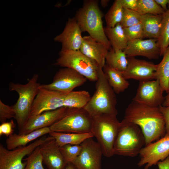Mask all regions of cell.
Segmentation results:
<instances>
[{"instance_id": "29", "label": "cell", "mask_w": 169, "mask_h": 169, "mask_svg": "<svg viewBox=\"0 0 169 169\" xmlns=\"http://www.w3.org/2000/svg\"><path fill=\"white\" fill-rule=\"evenodd\" d=\"M157 44L160 56H163L169 46V5L167 10L162 14L161 32Z\"/></svg>"}, {"instance_id": "41", "label": "cell", "mask_w": 169, "mask_h": 169, "mask_svg": "<svg viewBox=\"0 0 169 169\" xmlns=\"http://www.w3.org/2000/svg\"><path fill=\"white\" fill-rule=\"evenodd\" d=\"M155 1L165 11L167 10V5L168 4L169 5V0H155Z\"/></svg>"}, {"instance_id": "25", "label": "cell", "mask_w": 169, "mask_h": 169, "mask_svg": "<svg viewBox=\"0 0 169 169\" xmlns=\"http://www.w3.org/2000/svg\"><path fill=\"white\" fill-rule=\"evenodd\" d=\"M104 31L114 49L123 50L126 48L128 41L120 23L113 28L105 27Z\"/></svg>"}, {"instance_id": "2", "label": "cell", "mask_w": 169, "mask_h": 169, "mask_svg": "<svg viewBox=\"0 0 169 169\" xmlns=\"http://www.w3.org/2000/svg\"><path fill=\"white\" fill-rule=\"evenodd\" d=\"M96 82L95 91L84 109L92 117L103 115L117 116L115 93L109 84L101 67Z\"/></svg>"}, {"instance_id": "12", "label": "cell", "mask_w": 169, "mask_h": 169, "mask_svg": "<svg viewBox=\"0 0 169 169\" xmlns=\"http://www.w3.org/2000/svg\"><path fill=\"white\" fill-rule=\"evenodd\" d=\"M140 157L137 165L141 167L146 164L144 169L162 161L169 156V136H164L155 142L145 146L141 150Z\"/></svg>"}, {"instance_id": "16", "label": "cell", "mask_w": 169, "mask_h": 169, "mask_svg": "<svg viewBox=\"0 0 169 169\" xmlns=\"http://www.w3.org/2000/svg\"><path fill=\"white\" fill-rule=\"evenodd\" d=\"M126 69L122 72L126 80L133 79L140 81L156 79L157 64L135 57L127 58Z\"/></svg>"}, {"instance_id": "1", "label": "cell", "mask_w": 169, "mask_h": 169, "mask_svg": "<svg viewBox=\"0 0 169 169\" xmlns=\"http://www.w3.org/2000/svg\"><path fill=\"white\" fill-rule=\"evenodd\" d=\"M122 120L139 126L145 137V146L165 134V120L159 106H150L132 100L126 107Z\"/></svg>"}, {"instance_id": "11", "label": "cell", "mask_w": 169, "mask_h": 169, "mask_svg": "<svg viewBox=\"0 0 169 169\" xmlns=\"http://www.w3.org/2000/svg\"><path fill=\"white\" fill-rule=\"evenodd\" d=\"M87 79L73 69L64 68L56 72L51 83L41 84L40 87L68 94L73 91L75 88L84 84Z\"/></svg>"}, {"instance_id": "35", "label": "cell", "mask_w": 169, "mask_h": 169, "mask_svg": "<svg viewBox=\"0 0 169 169\" xmlns=\"http://www.w3.org/2000/svg\"><path fill=\"white\" fill-rule=\"evenodd\" d=\"M123 29L128 42L137 39L145 38L143 26L141 22Z\"/></svg>"}, {"instance_id": "5", "label": "cell", "mask_w": 169, "mask_h": 169, "mask_svg": "<svg viewBox=\"0 0 169 169\" xmlns=\"http://www.w3.org/2000/svg\"><path fill=\"white\" fill-rule=\"evenodd\" d=\"M38 75L34 74L28 83L24 84L11 82L9 89L18 94L19 97L16 103L13 106L18 131L20 130L30 117L32 107L41 84L38 82Z\"/></svg>"}, {"instance_id": "38", "label": "cell", "mask_w": 169, "mask_h": 169, "mask_svg": "<svg viewBox=\"0 0 169 169\" xmlns=\"http://www.w3.org/2000/svg\"><path fill=\"white\" fill-rule=\"evenodd\" d=\"M160 110L163 114L165 122V134L164 136H169V106H163L162 105L159 106Z\"/></svg>"}, {"instance_id": "20", "label": "cell", "mask_w": 169, "mask_h": 169, "mask_svg": "<svg viewBox=\"0 0 169 169\" xmlns=\"http://www.w3.org/2000/svg\"><path fill=\"white\" fill-rule=\"evenodd\" d=\"M79 50L87 57L96 62L102 68L105 64V58L109 50L90 35L83 37Z\"/></svg>"}, {"instance_id": "28", "label": "cell", "mask_w": 169, "mask_h": 169, "mask_svg": "<svg viewBox=\"0 0 169 169\" xmlns=\"http://www.w3.org/2000/svg\"><path fill=\"white\" fill-rule=\"evenodd\" d=\"M105 63L110 67L123 72L127 66V58L123 50H115L111 48L106 56Z\"/></svg>"}, {"instance_id": "19", "label": "cell", "mask_w": 169, "mask_h": 169, "mask_svg": "<svg viewBox=\"0 0 169 169\" xmlns=\"http://www.w3.org/2000/svg\"><path fill=\"white\" fill-rule=\"evenodd\" d=\"M43 162L48 169H66L68 163L55 139L51 138L39 146Z\"/></svg>"}, {"instance_id": "10", "label": "cell", "mask_w": 169, "mask_h": 169, "mask_svg": "<svg viewBox=\"0 0 169 169\" xmlns=\"http://www.w3.org/2000/svg\"><path fill=\"white\" fill-rule=\"evenodd\" d=\"M80 145L82 148L80 154L71 163L75 169H101L103 154L97 141L91 137Z\"/></svg>"}, {"instance_id": "24", "label": "cell", "mask_w": 169, "mask_h": 169, "mask_svg": "<svg viewBox=\"0 0 169 169\" xmlns=\"http://www.w3.org/2000/svg\"><path fill=\"white\" fill-rule=\"evenodd\" d=\"M103 70L108 82L115 93L119 94L124 91L130 84L125 79L121 72L116 70L105 64Z\"/></svg>"}, {"instance_id": "6", "label": "cell", "mask_w": 169, "mask_h": 169, "mask_svg": "<svg viewBox=\"0 0 169 169\" xmlns=\"http://www.w3.org/2000/svg\"><path fill=\"white\" fill-rule=\"evenodd\" d=\"M117 116L103 115L92 117L91 132L96 138L103 155H114L113 147L120 125Z\"/></svg>"}, {"instance_id": "32", "label": "cell", "mask_w": 169, "mask_h": 169, "mask_svg": "<svg viewBox=\"0 0 169 169\" xmlns=\"http://www.w3.org/2000/svg\"><path fill=\"white\" fill-rule=\"evenodd\" d=\"M26 165L24 169H45L43 165V157L39 148L37 147L27 158L23 159Z\"/></svg>"}, {"instance_id": "33", "label": "cell", "mask_w": 169, "mask_h": 169, "mask_svg": "<svg viewBox=\"0 0 169 169\" xmlns=\"http://www.w3.org/2000/svg\"><path fill=\"white\" fill-rule=\"evenodd\" d=\"M141 17V15L136 11L124 8L123 17L120 23L123 28L129 27L140 23Z\"/></svg>"}, {"instance_id": "39", "label": "cell", "mask_w": 169, "mask_h": 169, "mask_svg": "<svg viewBox=\"0 0 169 169\" xmlns=\"http://www.w3.org/2000/svg\"><path fill=\"white\" fill-rule=\"evenodd\" d=\"M124 8L136 11L138 0H120Z\"/></svg>"}, {"instance_id": "23", "label": "cell", "mask_w": 169, "mask_h": 169, "mask_svg": "<svg viewBox=\"0 0 169 169\" xmlns=\"http://www.w3.org/2000/svg\"><path fill=\"white\" fill-rule=\"evenodd\" d=\"M49 134L54 138L59 147L66 144L80 145L86 139L94 137L91 132L75 133L51 131Z\"/></svg>"}, {"instance_id": "15", "label": "cell", "mask_w": 169, "mask_h": 169, "mask_svg": "<svg viewBox=\"0 0 169 169\" xmlns=\"http://www.w3.org/2000/svg\"><path fill=\"white\" fill-rule=\"evenodd\" d=\"M75 109H76L64 107L30 116L22 128L19 131L18 134H26L41 128L50 127Z\"/></svg>"}, {"instance_id": "21", "label": "cell", "mask_w": 169, "mask_h": 169, "mask_svg": "<svg viewBox=\"0 0 169 169\" xmlns=\"http://www.w3.org/2000/svg\"><path fill=\"white\" fill-rule=\"evenodd\" d=\"M51 132L49 127L38 129L26 134L13 133L6 140L7 148L12 150L17 147L25 146L29 142Z\"/></svg>"}, {"instance_id": "8", "label": "cell", "mask_w": 169, "mask_h": 169, "mask_svg": "<svg viewBox=\"0 0 169 169\" xmlns=\"http://www.w3.org/2000/svg\"><path fill=\"white\" fill-rule=\"evenodd\" d=\"M92 117L84 109H75L49 127L51 131L86 133L91 132Z\"/></svg>"}, {"instance_id": "30", "label": "cell", "mask_w": 169, "mask_h": 169, "mask_svg": "<svg viewBox=\"0 0 169 169\" xmlns=\"http://www.w3.org/2000/svg\"><path fill=\"white\" fill-rule=\"evenodd\" d=\"M123 9L120 0H115L105 16L106 27L113 28L120 23L123 17Z\"/></svg>"}, {"instance_id": "13", "label": "cell", "mask_w": 169, "mask_h": 169, "mask_svg": "<svg viewBox=\"0 0 169 169\" xmlns=\"http://www.w3.org/2000/svg\"><path fill=\"white\" fill-rule=\"evenodd\" d=\"M67 94L40 87L33 101L30 117L64 107V100Z\"/></svg>"}, {"instance_id": "34", "label": "cell", "mask_w": 169, "mask_h": 169, "mask_svg": "<svg viewBox=\"0 0 169 169\" xmlns=\"http://www.w3.org/2000/svg\"><path fill=\"white\" fill-rule=\"evenodd\" d=\"M81 148V145L66 144L59 147L61 152L68 163H71L79 156Z\"/></svg>"}, {"instance_id": "9", "label": "cell", "mask_w": 169, "mask_h": 169, "mask_svg": "<svg viewBox=\"0 0 169 169\" xmlns=\"http://www.w3.org/2000/svg\"><path fill=\"white\" fill-rule=\"evenodd\" d=\"M51 136L36 139L33 142L25 146H20L9 150L0 144V169H24L26 161L23 162V158L29 155L38 146Z\"/></svg>"}, {"instance_id": "3", "label": "cell", "mask_w": 169, "mask_h": 169, "mask_svg": "<svg viewBox=\"0 0 169 169\" xmlns=\"http://www.w3.org/2000/svg\"><path fill=\"white\" fill-rule=\"evenodd\" d=\"M103 14L97 1L87 0L76 12L74 17L82 32H86L95 40L103 44L109 50L111 46L103 27Z\"/></svg>"}, {"instance_id": "18", "label": "cell", "mask_w": 169, "mask_h": 169, "mask_svg": "<svg viewBox=\"0 0 169 169\" xmlns=\"http://www.w3.org/2000/svg\"><path fill=\"white\" fill-rule=\"evenodd\" d=\"M123 51L127 58L141 56L151 59H158L160 56L157 39H137L129 41Z\"/></svg>"}, {"instance_id": "37", "label": "cell", "mask_w": 169, "mask_h": 169, "mask_svg": "<svg viewBox=\"0 0 169 169\" xmlns=\"http://www.w3.org/2000/svg\"><path fill=\"white\" fill-rule=\"evenodd\" d=\"M15 126L12 120L9 122L2 123L0 125V136L4 135L8 137L12 135Z\"/></svg>"}, {"instance_id": "14", "label": "cell", "mask_w": 169, "mask_h": 169, "mask_svg": "<svg viewBox=\"0 0 169 169\" xmlns=\"http://www.w3.org/2000/svg\"><path fill=\"white\" fill-rule=\"evenodd\" d=\"M163 92L157 79L140 81L132 100L150 106L158 107L164 101Z\"/></svg>"}, {"instance_id": "31", "label": "cell", "mask_w": 169, "mask_h": 169, "mask_svg": "<svg viewBox=\"0 0 169 169\" xmlns=\"http://www.w3.org/2000/svg\"><path fill=\"white\" fill-rule=\"evenodd\" d=\"M136 12L141 15H162L165 12L155 0H138Z\"/></svg>"}, {"instance_id": "27", "label": "cell", "mask_w": 169, "mask_h": 169, "mask_svg": "<svg viewBox=\"0 0 169 169\" xmlns=\"http://www.w3.org/2000/svg\"><path fill=\"white\" fill-rule=\"evenodd\" d=\"M161 62L157 64L156 79H158L163 91L169 92V46L163 55Z\"/></svg>"}, {"instance_id": "7", "label": "cell", "mask_w": 169, "mask_h": 169, "mask_svg": "<svg viewBox=\"0 0 169 169\" xmlns=\"http://www.w3.org/2000/svg\"><path fill=\"white\" fill-rule=\"evenodd\" d=\"M54 64L73 69L93 82L97 80L101 67L96 62L87 57L80 50L61 49Z\"/></svg>"}, {"instance_id": "43", "label": "cell", "mask_w": 169, "mask_h": 169, "mask_svg": "<svg viewBox=\"0 0 169 169\" xmlns=\"http://www.w3.org/2000/svg\"><path fill=\"white\" fill-rule=\"evenodd\" d=\"M110 1L109 0H101L100 1L101 6L104 8H105L107 6Z\"/></svg>"}, {"instance_id": "22", "label": "cell", "mask_w": 169, "mask_h": 169, "mask_svg": "<svg viewBox=\"0 0 169 169\" xmlns=\"http://www.w3.org/2000/svg\"><path fill=\"white\" fill-rule=\"evenodd\" d=\"M162 15L146 14L141 15V23L145 38L157 39L161 32Z\"/></svg>"}, {"instance_id": "44", "label": "cell", "mask_w": 169, "mask_h": 169, "mask_svg": "<svg viewBox=\"0 0 169 169\" xmlns=\"http://www.w3.org/2000/svg\"><path fill=\"white\" fill-rule=\"evenodd\" d=\"M66 169H75L73 165L70 163L68 164Z\"/></svg>"}, {"instance_id": "42", "label": "cell", "mask_w": 169, "mask_h": 169, "mask_svg": "<svg viewBox=\"0 0 169 169\" xmlns=\"http://www.w3.org/2000/svg\"><path fill=\"white\" fill-rule=\"evenodd\" d=\"M162 105L163 106H169V92L167 93L166 95L165 96L164 101Z\"/></svg>"}, {"instance_id": "36", "label": "cell", "mask_w": 169, "mask_h": 169, "mask_svg": "<svg viewBox=\"0 0 169 169\" xmlns=\"http://www.w3.org/2000/svg\"><path fill=\"white\" fill-rule=\"evenodd\" d=\"M15 113L13 106H9L4 104L0 100V121L2 123L8 119L15 118Z\"/></svg>"}, {"instance_id": "4", "label": "cell", "mask_w": 169, "mask_h": 169, "mask_svg": "<svg viewBox=\"0 0 169 169\" xmlns=\"http://www.w3.org/2000/svg\"><path fill=\"white\" fill-rule=\"evenodd\" d=\"M145 140L139 126L121 120L113 147L114 155L134 157L139 155Z\"/></svg>"}, {"instance_id": "26", "label": "cell", "mask_w": 169, "mask_h": 169, "mask_svg": "<svg viewBox=\"0 0 169 169\" xmlns=\"http://www.w3.org/2000/svg\"><path fill=\"white\" fill-rule=\"evenodd\" d=\"M89 93L85 90L72 91L65 98L64 106L71 108H84L91 98Z\"/></svg>"}, {"instance_id": "17", "label": "cell", "mask_w": 169, "mask_h": 169, "mask_svg": "<svg viewBox=\"0 0 169 169\" xmlns=\"http://www.w3.org/2000/svg\"><path fill=\"white\" fill-rule=\"evenodd\" d=\"M82 33L75 18H69L62 32L54 39L61 44L62 50H78L83 42Z\"/></svg>"}, {"instance_id": "40", "label": "cell", "mask_w": 169, "mask_h": 169, "mask_svg": "<svg viewBox=\"0 0 169 169\" xmlns=\"http://www.w3.org/2000/svg\"><path fill=\"white\" fill-rule=\"evenodd\" d=\"M157 165L159 169H169V156L164 160L158 162Z\"/></svg>"}]
</instances>
